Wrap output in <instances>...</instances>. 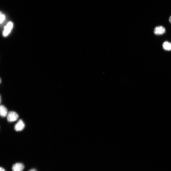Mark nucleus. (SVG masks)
<instances>
[{
  "label": "nucleus",
  "instance_id": "nucleus-1",
  "mask_svg": "<svg viewBox=\"0 0 171 171\" xmlns=\"http://www.w3.org/2000/svg\"><path fill=\"white\" fill-rule=\"evenodd\" d=\"M7 119L9 122H14L17 121L19 117L18 115L16 112L14 111H10L8 114Z\"/></svg>",
  "mask_w": 171,
  "mask_h": 171
},
{
  "label": "nucleus",
  "instance_id": "nucleus-2",
  "mask_svg": "<svg viewBox=\"0 0 171 171\" xmlns=\"http://www.w3.org/2000/svg\"><path fill=\"white\" fill-rule=\"evenodd\" d=\"M13 27V23L11 21L9 22L4 27V30L3 33V36L5 37L8 36L10 33Z\"/></svg>",
  "mask_w": 171,
  "mask_h": 171
},
{
  "label": "nucleus",
  "instance_id": "nucleus-3",
  "mask_svg": "<svg viewBox=\"0 0 171 171\" xmlns=\"http://www.w3.org/2000/svg\"><path fill=\"white\" fill-rule=\"evenodd\" d=\"M25 127V124L23 121L21 119H20L16 124L14 126V129L17 132L21 131L24 130Z\"/></svg>",
  "mask_w": 171,
  "mask_h": 171
},
{
  "label": "nucleus",
  "instance_id": "nucleus-4",
  "mask_svg": "<svg viewBox=\"0 0 171 171\" xmlns=\"http://www.w3.org/2000/svg\"><path fill=\"white\" fill-rule=\"evenodd\" d=\"M165 32V28L162 26L156 27L154 30V34L157 35H162L164 34Z\"/></svg>",
  "mask_w": 171,
  "mask_h": 171
},
{
  "label": "nucleus",
  "instance_id": "nucleus-5",
  "mask_svg": "<svg viewBox=\"0 0 171 171\" xmlns=\"http://www.w3.org/2000/svg\"><path fill=\"white\" fill-rule=\"evenodd\" d=\"M25 168L24 164L22 163H17L13 164L12 167V171H23Z\"/></svg>",
  "mask_w": 171,
  "mask_h": 171
},
{
  "label": "nucleus",
  "instance_id": "nucleus-6",
  "mask_svg": "<svg viewBox=\"0 0 171 171\" xmlns=\"http://www.w3.org/2000/svg\"><path fill=\"white\" fill-rule=\"evenodd\" d=\"M8 114L7 108L3 105H0V116L5 118L7 116Z\"/></svg>",
  "mask_w": 171,
  "mask_h": 171
},
{
  "label": "nucleus",
  "instance_id": "nucleus-7",
  "mask_svg": "<svg viewBox=\"0 0 171 171\" xmlns=\"http://www.w3.org/2000/svg\"><path fill=\"white\" fill-rule=\"evenodd\" d=\"M163 49L166 51H171V43L167 41L165 42L163 44Z\"/></svg>",
  "mask_w": 171,
  "mask_h": 171
},
{
  "label": "nucleus",
  "instance_id": "nucleus-8",
  "mask_svg": "<svg viewBox=\"0 0 171 171\" xmlns=\"http://www.w3.org/2000/svg\"><path fill=\"white\" fill-rule=\"evenodd\" d=\"M6 19L5 15L0 11V24H2Z\"/></svg>",
  "mask_w": 171,
  "mask_h": 171
},
{
  "label": "nucleus",
  "instance_id": "nucleus-9",
  "mask_svg": "<svg viewBox=\"0 0 171 171\" xmlns=\"http://www.w3.org/2000/svg\"><path fill=\"white\" fill-rule=\"evenodd\" d=\"M0 171H6L3 168L0 167Z\"/></svg>",
  "mask_w": 171,
  "mask_h": 171
},
{
  "label": "nucleus",
  "instance_id": "nucleus-10",
  "mask_svg": "<svg viewBox=\"0 0 171 171\" xmlns=\"http://www.w3.org/2000/svg\"><path fill=\"white\" fill-rule=\"evenodd\" d=\"M29 171H37V170L35 169H30Z\"/></svg>",
  "mask_w": 171,
  "mask_h": 171
},
{
  "label": "nucleus",
  "instance_id": "nucleus-11",
  "mask_svg": "<svg viewBox=\"0 0 171 171\" xmlns=\"http://www.w3.org/2000/svg\"><path fill=\"white\" fill-rule=\"evenodd\" d=\"M2 102V98L1 95H0V104H1Z\"/></svg>",
  "mask_w": 171,
  "mask_h": 171
},
{
  "label": "nucleus",
  "instance_id": "nucleus-12",
  "mask_svg": "<svg viewBox=\"0 0 171 171\" xmlns=\"http://www.w3.org/2000/svg\"><path fill=\"white\" fill-rule=\"evenodd\" d=\"M169 22L171 23V16L169 17Z\"/></svg>",
  "mask_w": 171,
  "mask_h": 171
},
{
  "label": "nucleus",
  "instance_id": "nucleus-13",
  "mask_svg": "<svg viewBox=\"0 0 171 171\" xmlns=\"http://www.w3.org/2000/svg\"><path fill=\"white\" fill-rule=\"evenodd\" d=\"M1 82H2V80H1V79L0 78V84L1 83Z\"/></svg>",
  "mask_w": 171,
  "mask_h": 171
}]
</instances>
